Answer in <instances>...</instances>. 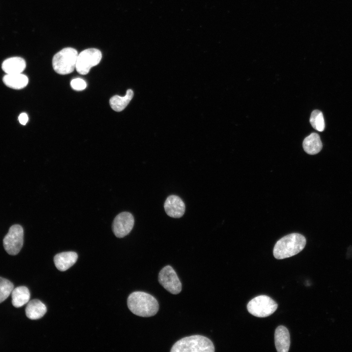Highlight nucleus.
Here are the masks:
<instances>
[{"label": "nucleus", "instance_id": "1", "mask_svg": "<svg viewBox=\"0 0 352 352\" xmlns=\"http://www.w3.org/2000/svg\"><path fill=\"white\" fill-rule=\"evenodd\" d=\"M127 305L134 314L141 317H150L156 314L159 304L152 295L143 291H135L128 297Z\"/></svg>", "mask_w": 352, "mask_h": 352}, {"label": "nucleus", "instance_id": "2", "mask_svg": "<svg viewBox=\"0 0 352 352\" xmlns=\"http://www.w3.org/2000/svg\"><path fill=\"white\" fill-rule=\"evenodd\" d=\"M306 244L305 237L298 233H292L284 236L275 243L273 255L277 259L292 257L300 252Z\"/></svg>", "mask_w": 352, "mask_h": 352}, {"label": "nucleus", "instance_id": "3", "mask_svg": "<svg viewBox=\"0 0 352 352\" xmlns=\"http://www.w3.org/2000/svg\"><path fill=\"white\" fill-rule=\"evenodd\" d=\"M215 347L206 337L194 335L178 340L172 346L171 352H214Z\"/></svg>", "mask_w": 352, "mask_h": 352}, {"label": "nucleus", "instance_id": "4", "mask_svg": "<svg viewBox=\"0 0 352 352\" xmlns=\"http://www.w3.org/2000/svg\"><path fill=\"white\" fill-rule=\"evenodd\" d=\"M77 50L72 47H66L55 54L52 59L54 71L60 74H68L76 68L78 57Z\"/></svg>", "mask_w": 352, "mask_h": 352}, {"label": "nucleus", "instance_id": "5", "mask_svg": "<svg viewBox=\"0 0 352 352\" xmlns=\"http://www.w3.org/2000/svg\"><path fill=\"white\" fill-rule=\"evenodd\" d=\"M277 308L278 304L274 300L264 295L254 297L247 305L248 312L258 317H267L273 314Z\"/></svg>", "mask_w": 352, "mask_h": 352}, {"label": "nucleus", "instance_id": "6", "mask_svg": "<svg viewBox=\"0 0 352 352\" xmlns=\"http://www.w3.org/2000/svg\"><path fill=\"white\" fill-rule=\"evenodd\" d=\"M101 59L102 53L98 49H86L78 54L75 68L79 74H87L92 67L100 63Z\"/></svg>", "mask_w": 352, "mask_h": 352}, {"label": "nucleus", "instance_id": "7", "mask_svg": "<svg viewBox=\"0 0 352 352\" xmlns=\"http://www.w3.org/2000/svg\"><path fill=\"white\" fill-rule=\"evenodd\" d=\"M23 243V229L19 224L11 226L3 240L5 251L11 255L18 254Z\"/></svg>", "mask_w": 352, "mask_h": 352}, {"label": "nucleus", "instance_id": "8", "mask_svg": "<svg viewBox=\"0 0 352 352\" xmlns=\"http://www.w3.org/2000/svg\"><path fill=\"white\" fill-rule=\"evenodd\" d=\"M158 281L171 293L177 294L181 291V283L175 270L170 265L165 266L160 270Z\"/></svg>", "mask_w": 352, "mask_h": 352}, {"label": "nucleus", "instance_id": "9", "mask_svg": "<svg viewBox=\"0 0 352 352\" xmlns=\"http://www.w3.org/2000/svg\"><path fill=\"white\" fill-rule=\"evenodd\" d=\"M132 215L128 212H123L117 215L112 224L113 232L116 237L123 238L132 231L134 225Z\"/></svg>", "mask_w": 352, "mask_h": 352}, {"label": "nucleus", "instance_id": "10", "mask_svg": "<svg viewBox=\"0 0 352 352\" xmlns=\"http://www.w3.org/2000/svg\"><path fill=\"white\" fill-rule=\"evenodd\" d=\"M164 207L167 215L174 218L181 217L185 211L184 202L176 195L168 197L164 202Z\"/></svg>", "mask_w": 352, "mask_h": 352}, {"label": "nucleus", "instance_id": "11", "mask_svg": "<svg viewBox=\"0 0 352 352\" xmlns=\"http://www.w3.org/2000/svg\"><path fill=\"white\" fill-rule=\"evenodd\" d=\"M275 344L278 352H287L290 347V335L286 328L278 327L275 331Z\"/></svg>", "mask_w": 352, "mask_h": 352}, {"label": "nucleus", "instance_id": "12", "mask_svg": "<svg viewBox=\"0 0 352 352\" xmlns=\"http://www.w3.org/2000/svg\"><path fill=\"white\" fill-rule=\"evenodd\" d=\"M77 258V254L75 252H64L56 254L54 258V262L58 270L64 271L71 267L76 263Z\"/></svg>", "mask_w": 352, "mask_h": 352}, {"label": "nucleus", "instance_id": "13", "mask_svg": "<svg viewBox=\"0 0 352 352\" xmlns=\"http://www.w3.org/2000/svg\"><path fill=\"white\" fill-rule=\"evenodd\" d=\"M24 60L19 57H11L6 59L2 64V70L6 74L22 73L25 68Z\"/></svg>", "mask_w": 352, "mask_h": 352}, {"label": "nucleus", "instance_id": "14", "mask_svg": "<svg viewBox=\"0 0 352 352\" xmlns=\"http://www.w3.org/2000/svg\"><path fill=\"white\" fill-rule=\"evenodd\" d=\"M46 306L41 301L33 299L28 302L25 308L26 316L31 320L39 319L45 314Z\"/></svg>", "mask_w": 352, "mask_h": 352}, {"label": "nucleus", "instance_id": "15", "mask_svg": "<svg viewBox=\"0 0 352 352\" xmlns=\"http://www.w3.org/2000/svg\"><path fill=\"white\" fill-rule=\"evenodd\" d=\"M303 147L305 152L309 154H318L322 148V143L319 135L316 133H311L304 139Z\"/></svg>", "mask_w": 352, "mask_h": 352}, {"label": "nucleus", "instance_id": "16", "mask_svg": "<svg viewBox=\"0 0 352 352\" xmlns=\"http://www.w3.org/2000/svg\"><path fill=\"white\" fill-rule=\"evenodd\" d=\"M4 84L10 88L20 89L25 87L28 83L27 77L21 73L7 74L3 78Z\"/></svg>", "mask_w": 352, "mask_h": 352}, {"label": "nucleus", "instance_id": "17", "mask_svg": "<svg viewBox=\"0 0 352 352\" xmlns=\"http://www.w3.org/2000/svg\"><path fill=\"white\" fill-rule=\"evenodd\" d=\"M30 296V292L26 286L17 287L11 292L12 303L16 308L21 307L29 302Z\"/></svg>", "mask_w": 352, "mask_h": 352}, {"label": "nucleus", "instance_id": "18", "mask_svg": "<svg viewBox=\"0 0 352 352\" xmlns=\"http://www.w3.org/2000/svg\"><path fill=\"white\" fill-rule=\"evenodd\" d=\"M133 96V91L129 89L124 96L116 95L111 97L110 100V106L114 111H121L128 106Z\"/></svg>", "mask_w": 352, "mask_h": 352}, {"label": "nucleus", "instance_id": "19", "mask_svg": "<svg viewBox=\"0 0 352 352\" xmlns=\"http://www.w3.org/2000/svg\"><path fill=\"white\" fill-rule=\"evenodd\" d=\"M312 127L319 132H322L325 129V121L322 112L317 110H313L309 119Z\"/></svg>", "mask_w": 352, "mask_h": 352}, {"label": "nucleus", "instance_id": "20", "mask_svg": "<svg viewBox=\"0 0 352 352\" xmlns=\"http://www.w3.org/2000/svg\"><path fill=\"white\" fill-rule=\"evenodd\" d=\"M14 286L9 280L0 277V303L5 300L11 293Z\"/></svg>", "mask_w": 352, "mask_h": 352}, {"label": "nucleus", "instance_id": "21", "mask_svg": "<svg viewBox=\"0 0 352 352\" xmlns=\"http://www.w3.org/2000/svg\"><path fill=\"white\" fill-rule=\"evenodd\" d=\"M71 88L76 90H82L86 88L87 84L85 81L81 78L74 79L70 82Z\"/></svg>", "mask_w": 352, "mask_h": 352}, {"label": "nucleus", "instance_id": "22", "mask_svg": "<svg viewBox=\"0 0 352 352\" xmlns=\"http://www.w3.org/2000/svg\"><path fill=\"white\" fill-rule=\"evenodd\" d=\"M18 118L20 123L23 125H25L28 120V115L25 113H22Z\"/></svg>", "mask_w": 352, "mask_h": 352}]
</instances>
